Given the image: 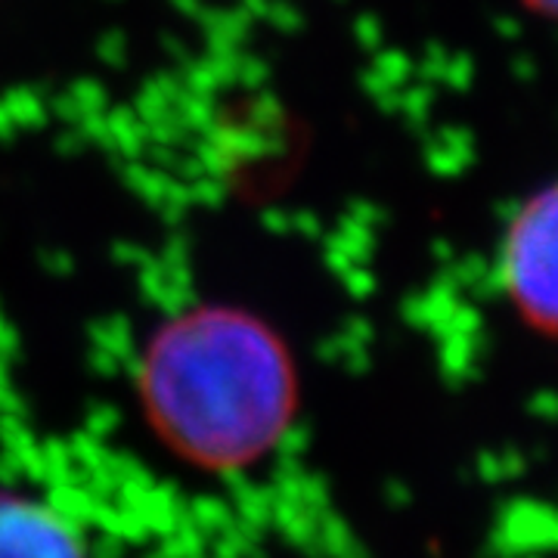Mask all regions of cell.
Masks as SVG:
<instances>
[{
  "instance_id": "3",
  "label": "cell",
  "mask_w": 558,
  "mask_h": 558,
  "mask_svg": "<svg viewBox=\"0 0 558 558\" xmlns=\"http://www.w3.org/2000/svg\"><path fill=\"white\" fill-rule=\"evenodd\" d=\"M0 558H87V549L53 506L0 494Z\"/></svg>"
},
{
  "instance_id": "1",
  "label": "cell",
  "mask_w": 558,
  "mask_h": 558,
  "mask_svg": "<svg viewBox=\"0 0 558 558\" xmlns=\"http://www.w3.org/2000/svg\"><path fill=\"white\" fill-rule=\"evenodd\" d=\"M153 432L202 472H240L267 457L299 407L295 363L264 319L202 304L161 323L140 360Z\"/></svg>"
},
{
  "instance_id": "2",
  "label": "cell",
  "mask_w": 558,
  "mask_h": 558,
  "mask_svg": "<svg viewBox=\"0 0 558 558\" xmlns=\"http://www.w3.org/2000/svg\"><path fill=\"white\" fill-rule=\"evenodd\" d=\"M499 267L521 317L558 339V183L515 215Z\"/></svg>"
},
{
  "instance_id": "4",
  "label": "cell",
  "mask_w": 558,
  "mask_h": 558,
  "mask_svg": "<svg viewBox=\"0 0 558 558\" xmlns=\"http://www.w3.org/2000/svg\"><path fill=\"white\" fill-rule=\"evenodd\" d=\"M546 7H553V10H558V0H543Z\"/></svg>"
}]
</instances>
